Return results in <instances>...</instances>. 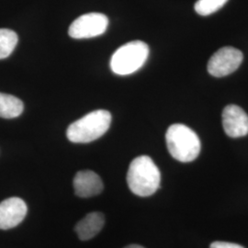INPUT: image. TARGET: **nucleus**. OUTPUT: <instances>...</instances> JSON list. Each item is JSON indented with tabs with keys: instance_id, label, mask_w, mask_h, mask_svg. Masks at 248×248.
Returning <instances> with one entry per match:
<instances>
[{
	"instance_id": "obj_1",
	"label": "nucleus",
	"mask_w": 248,
	"mask_h": 248,
	"mask_svg": "<svg viewBox=\"0 0 248 248\" xmlns=\"http://www.w3.org/2000/svg\"><path fill=\"white\" fill-rule=\"evenodd\" d=\"M160 181L159 169L151 157L141 155L132 161L127 173V184L133 194L153 195L159 188Z\"/></svg>"
},
{
	"instance_id": "obj_2",
	"label": "nucleus",
	"mask_w": 248,
	"mask_h": 248,
	"mask_svg": "<svg viewBox=\"0 0 248 248\" xmlns=\"http://www.w3.org/2000/svg\"><path fill=\"white\" fill-rule=\"evenodd\" d=\"M166 141L170 155L179 162H192L201 153L199 136L184 124L171 125L166 134Z\"/></svg>"
},
{
	"instance_id": "obj_3",
	"label": "nucleus",
	"mask_w": 248,
	"mask_h": 248,
	"mask_svg": "<svg viewBox=\"0 0 248 248\" xmlns=\"http://www.w3.org/2000/svg\"><path fill=\"white\" fill-rule=\"evenodd\" d=\"M110 124L111 114L108 110H95L70 124L66 136L76 143L93 142L108 132Z\"/></svg>"
},
{
	"instance_id": "obj_4",
	"label": "nucleus",
	"mask_w": 248,
	"mask_h": 248,
	"mask_svg": "<svg viewBox=\"0 0 248 248\" xmlns=\"http://www.w3.org/2000/svg\"><path fill=\"white\" fill-rule=\"evenodd\" d=\"M149 55V47L142 41H133L121 46L113 53L110 68L116 75L127 76L139 70Z\"/></svg>"
},
{
	"instance_id": "obj_5",
	"label": "nucleus",
	"mask_w": 248,
	"mask_h": 248,
	"mask_svg": "<svg viewBox=\"0 0 248 248\" xmlns=\"http://www.w3.org/2000/svg\"><path fill=\"white\" fill-rule=\"evenodd\" d=\"M243 53L233 47H222L213 53L208 62V72L215 78H222L237 70L243 62Z\"/></svg>"
},
{
	"instance_id": "obj_6",
	"label": "nucleus",
	"mask_w": 248,
	"mask_h": 248,
	"mask_svg": "<svg viewBox=\"0 0 248 248\" xmlns=\"http://www.w3.org/2000/svg\"><path fill=\"white\" fill-rule=\"evenodd\" d=\"M108 19L102 13H88L80 16L72 23L68 34L73 39H89L101 35L106 31Z\"/></svg>"
},
{
	"instance_id": "obj_7",
	"label": "nucleus",
	"mask_w": 248,
	"mask_h": 248,
	"mask_svg": "<svg viewBox=\"0 0 248 248\" xmlns=\"http://www.w3.org/2000/svg\"><path fill=\"white\" fill-rule=\"evenodd\" d=\"M222 126L232 138H240L248 134V115L236 105H228L222 111Z\"/></svg>"
},
{
	"instance_id": "obj_8",
	"label": "nucleus",
	"mask_w": 248,
	"mask_h": 248,
	"mask_svg": "<svg viewBox=\"0 0 248 248\" xmlns=\"http://www.w3.org/2000/svg\"><path fill=\"white\" fill-rule=\"evenodd\" d=\"M27 205L23 200L12 197L0 202V229L9 230L16 227L26 216Z\"/></svg>"
},
{
	"instance_id": "obj_9",
	"label": "nucleus",
	"mask_w": 248,
	"mask_h": 248,
	"mask_svg": "<svg viewBox=\"0 0 248 248\" xmlns=\"http://www.w3.org/2000/svg\"><path fill=\"white\" fill-rule=\"evenodd\" d=\"M74 189L80 198H89L98 195L103 190V182L97 173L84 170L77 173L74 178Z\"/></svg>"
},
{
	"instance_id": "obj_10",
	"label": "nucleus",
	"mask_w": 248,
	"mask_h": 248,
	"mask_svg": "<svg viewBox=\"0 0 248 248\" xmlns=\"http://www.w3.org/2000/svg\"><path fill=\"white\" fill-rule=\"evenodd\" d=\"M105 224V217L101 213H90L84 217L75 227L78 237L82 241H88L95 237L102 230Z\"/></svg>"
},
{
	"instance_id": "obj_11",
	"label": "nucleus",
	"mask_w": 248,
	"mask_h": 248,
	"mask_svg": "<svg viewBox=\"0 0 248 248\" xmlns=\"http://www.w3.org/2000/svg\"><path fill=\"white\" fill-rule=\"evenodd\" d=\"M24 105L19 98L12 95L0 93V117L12 119L22 113Z\"/></svg>"
},
{
	"instance_id": "obj_12",
	"label": "nucleus",
	"mask_w": 248,
	"mask_h": 248,
	"mask_svg": "<svg viewBox=\"0 0 248 248\" xmlns=\"http://www.w3.org/2000/svg\"><path fill=\"white\" fill-rule=\"evenodd\" d=\"M18 44V35L9 29H0V59L9 57Z\"/></svg>"
},
{
	"instance_id": "obj_13",
	"label": "nucleus",
	"mask_w": 248,
	"mask_h": 248,
	"mask_svg": "<svg viewBox=\"0 0 248 248\" xmlns=\"http://www.w3.org/2000/svg\"><path fill=\"white\" fill-rule=\"evenodd\" d=\"M227 1L228 0H198L194 8L199 15L209 16L222 9Z\"/></svg>"
},
{
	"instance_id": "obj_14",
	"label": "nucleus",
	"mask_w": 248,
	"mask_h": 248,
	"mask_svg": "<svg viewBox=\"0 0 248 248\" xmlns=\"http://www.w3.org/2000/svg\"><path fill=\"white\" fill-rule=\"evenodd\" d=\"M210 248H245L242 246L237 245V244H233V243H228V242H221V241H216L213 242L211 245Z\"/></svg>"
},
{
	"instance_id": "obj_15",
	"label": "nucleus",
	"mask_w": 248,
	"mask_h": 248,
	"mask_svg": "<svg viewBox=\"0 0 248 248\" xmlns=\"http://www.w3.org/2000/svg\"><path fill=\"white\" fill-rule=\"evenodd\" d=\"M124 248H144L141 247V246H139V245H130V246H127V247H125Z\"/></svg>"
}]
</instances>
